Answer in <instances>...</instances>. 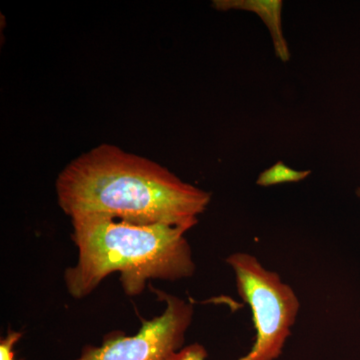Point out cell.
Returning a JSON list of instances; mask_svg holds the SVG:
<instances>
[{"label": "cell", "instance_id": "obj_7", "mask_svg": "<svg viewBox=\"0 0 360 360\" xmlns=\"http://www.w3.org/2000/svg\"><path fill=\"white\" fill-rule=\"evenodd\" d=\"M21 336L22 333L9 329L6 338L0 340V360H16L14 347L20 340Z\"/></svg>", "mask_w": 360, "mask_h": 360}, {"label": "cell", "instance_id": "obj_9", "mask_svg": "<svg viewBox=\"0 0 360 360\" xmlns=\"http://www.w3.org/2000/svg\"><path fill=\"white\" fill-rule=\"evenodd\" d=\"M359 195L360 196V188L359 189Z\"/></svg>", "mask_w": 360, "mask_h": 360}, {"label": "cell", "instance_id": "obj_4", "mask_svg": "<svg viewBox=\"0 0 360 360\" xmlns=\"http://www.w3.org/2000/svg\"><path fill=\"white\" fill-rule=\"evenodd\" d=\"M151 290L167 305L162 314L150 321L142 319L135 335L108 333L101 347L86 345L75 360H169L179 352L193 321V304L165 291Z\"/></svg>", "mask_w": 360, "mask_h": 360}, {"label": "cell", "instance_id": "obj_6", "mask_svg": "<svg viewBox=\"0 0 360 360\" xmlns=\"http://www.w3.org/2000/svg\"><path fill=\"white\" fill-rule=\"evenodd\" d=\"M311 174L310 170H295L284 165L283 161H277L269 169L259 174L257 184L259 186L269 187L278 184L300 182Z\"/></svg>", "mask_w": 360, "mask_h": 360}, {"label": "cell", "instance_id": "obj_1", "mask_svg": "<svg viewBox=\"0 0 360 360\" xmlns=\"http://www.w3.org/2000/svg\"><path fill=\"white\" fill-rule=\"evenodd\" d=\"M68 217L103 213L132 224L193 229L212 194L186 184L155 161L101 144L75 158L56 180Z\"/></svg>", "mask_w": 360, "mask_h": 360}, {"label": "cell", "instance_id": "obj_8", "mask_svg": "<svg viewBox=\"0 0 360 360\" xmlns=\"http://www.w3.org/2000/svg\"><path fill=\"white\" fill-rule=\"evenodd\" d=\"M207 352L200 343H193L175 352L169 360H206Z\"/></svg>", "mask_w": 360, "mask_h": 360}, {"label": "cell", "instance_id": "obj_3", "mask_svg": "<svg viewBox=\"0 0 360 360\" xmlns=\"http://www.w3.org/2000/svg\"><path fill=\"white\" fill-rule=\"evenodd\" d=\"M236 274V288L250 305L255 341L248 354L238 360H274L283 352L300 310V300L288 284L257 258L236 252L226 259Z\"/></svg>", "mask_w": 360, "mask_h": 360}, {"label": "cell", "instance_id": "obj_2", "mask_svg": "<svg viewBox=\"0 0 360 360\" xmlns=\"http://www.w3.org/2000/svg\"><path fill=\"white\" fill-rule=\"evenodd\" d=\"M77 262L65 270L66 288L82 300L106 276L120 272L123 290L139 295L150 279L175 281L195 272L187 229L169 224H132L103 213L71 217Z\"/></svg>", "mask_w": 360, "mask_h": 360}, {"label": "cell", "instance_id": "obj_5", "mask_svg": "<svg viewBox=\"0 0 360 360\" xmlns=\"http://www.w3.org/2000/svg\"><path fill=\"white\" fill-rule=\"evenodd\" d=\"M212 6L219 11H245L255 13L269 28L277 58L283 63L290 59V51L284 37L281 0H214Z\"/></svg>", "mask_w": 360, "mask_h": 360}]
</instances>
